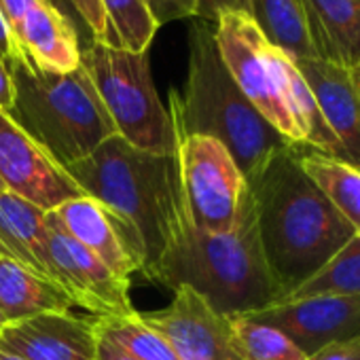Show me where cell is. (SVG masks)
<instances>
[{"mask_svg":"<svg viewBox=\"0 0 360 360\" xmlns=\"http://www.w3.org/2000/svg\"><path fill=\"white\" fill-rule=\"evenodd\" d=\"M248 189L278 301L318 274L356 236L301 169L295 146L276 150L248 178Z\"/></svg>","mask_w":360,"mask_h":360,"instance_id":"1","label":"cell"},{"mask_svg":"<svg viewBox=\"0 0 360 360\" xmlns=\"http://www.w3.org/2000/svg\"><path fill=\"white\" fill-rule=\"evenodd\" d=\"M64 169L83 195L98 200L134 227L144 248V278L189 223L176 155L140 150L115 134L89 157Z\"/></svg>","mask_w":360,"mask_h":360,"instance_id":"2","label":"cell"},{"mask_svg":"<svg viewBox=\"0 0 360 360\" xmlns=\"http://www.w3.org/2000/svg\"><path fill=\"white\" fill-rule=\"evenodd\" d=\"M146 280L169 290L189 286L223 316L274 305L280 292L261 246L252 195L225 233L200 231L187 223Z\"/></svg>","mask_w":360,"mask_h":360,"instance_id":"3","label":"cell"},{"mask_svg":"<svg viewBox=\"0 0 360 360\" xmlns=\"http://www.w3.org/2000/svg\"><path fill=\"white\" fill-rule=\"evenodd\" d=\"M176 140L210 136L227 146L242 174L252 178L280 148L290 146L248 102L221 60L214 28L198 22L189 30V75L185 91L169 89Z\"/></svg>","mask_w":360,"mask_h":360,"instance_id":"4","label":"cell"},{"mask_svg":"<svg viewBox=\"0 0 360 360\" xmlns=\"http://www.w3.org/2000/svg\"><path fill=\"white\" fill-rule=\"evenodd\" d=\"M7 68L15 85L9 115L60 167L89 157L117 134L83 66L72 72H47L15 49Z\"/></svg>","mask_w":360,"mask_h":360,"instance_id":"5","label":"cell"},{"mask_svg":"<svg viewBox=\"0 0 360 360\" xmlns=\"http://www.w3.org/2000/svg\"><path fill=\"white\" fill-rule=\"evenodd\" d=\"M81 66L127 144L155 155H176V131L153 83L148 51L134 53L91 41L81 47Z\"/></svg>","mask_w":360,"mask_h":360,"instance_id":"6","label":"cell"},{"mask_svg":"<svg viewBox=\"0 0 360 360\" xmlns=\"http://www.w3.org/2000/svg\"><path fill=\"white\" fill-rule=\"evenodd\" d=\"M176 159L189 223L208 233L233 229L250 189L227 146L217 138L193 134L178 138Z\"/></svg>","mask_w":360,"mask_h":360,"instance_id":"7","label":"cell"},{"mask_svg":"<svg viewBox=\"0 0 360 360\" xmlns=\"http://www.w3.org/2000/svg\"><path fill=\"white\" fill-rule=\"evenodd\" d=\"M214 24L221 60L240 91L290 146H303L282 91L280 51L265 41L248 13L225 11Z\"/></svg>","mask_w":360,"mask_h":360,"instance_id":"8","label":"cell"},{"mask_svg":"<svg viewBox=\"0 0 360 360\" xmlns=\"http://www.w3.org/2000/svg\"><path fill=\"white\" fill-rule=\"evenodd\" d=\"M47 255L51 282L70 299L98 318L134 316L138 309L129 299V280L115 276L100 259L77 244L47 212Z\"/></svg>","mask_w":360,"mask_h":360,"instance_id":"9","label":"cell"},{"mask_svg":"<svg viewBox=\"0 0 360 360\" xmlns=\"http://www.w3.org/2000/svg\"><path fill=\"white\" fill-rule=\"evenodd\" d=\"M140 318L169 343L178 360H242L229 316L189 286L176 288L167 307L140 311Z\"/></svg>","mask_w":360,"mask_h":360,"instance_id":"10","label":"cell"},{"mask_svg":"<svg viewBox=\"0 0 360 360\" xmlns=\"http://www.w3.org/2000/svg\"><path fill=\"white\" fill-rule=\"evenodd\" d=\"M0 180L5 189L45 212L83 195L75 180L60 167L5 110H0Z\"/></svg>","mask_w":360,"mask_h":360,"instance_id":"11","label":"cell"},{"mask_svg":"<svg viewBox=\"0 0 360 360\" xmlns=\"http://www.w3.org/2000/svg\"><path fill=\"white\" fill-rule=\"evenodd\" d=\"M284 333L307 356L360 333V295H314L242 314Z\"/></svg>","mask_w":360,"mask_h":360,"instance_id":"12","label":"cell"},{"mask_svg":"<svg viewBox=\"0 0 360 360\" xmlns=\"http://www.w3.org/2000/svg\"><path fill=\"white\" fill-rule=\"evenodd\" d=\"M56 223L115 276L129 280L144 267V248L134 227L89 195L62 202L49 212Z\"/></svg>","mask_w":360,"mask_h":360,"instance_id":"13","label":"cell"},{"mask_svg":"<svg viewBox=\"0 0 360 360\" xmlns=\"http://www.w3.org/2000/svg\"><path fill=\"white\" fill-rule=\"evenodd\" d=\"M18 49L41 70L72 72L81 66V39L72 22L47 0H0Z\"/></svg>","mask_w":360,"mask_h":360,"instance_id":"14","label":"cell"},{"mask_svg":"<svg viewBox=\"0 0 360 360\" xmlns=\"http://www.w3.org/2000/svg\"><path fill=\"white\" fill-rule=\"evenodd\" d=\"M96 316L39 314L0 330V352L26 360H96Z\"/></svg>","mask_w":360,"mask_h":360,"instance_id":"15","label":"cell"},{"mask_svg":"<svg viewBox=\"0 0 360 360\" xmlns=\"http://www.w3.org/2000/svg\"><path fill=\"white\" fill-rule=\"evenodd\" d=\"M295 66L339 140L343 161L360 169V68L322 60H299Z\"/></svg>","mask_w":360,"mask_h":360,"instance_id":"16","label":"cell"},{"mask_svg":"<svg viewBox=\"0 0 360 360\" xmlns=\"http://www.w3.org/2000/svg\"><path fill=\"white\" fill-rule=\"evenodd\" d=\"M45 219L47 212L28 200L11 191L0 193V259H9L51 282Z\"/></svg>","mask_w":360,"mask_h":360,"instance_id":"17","label":"cell"},{"mask_svg":"<svg viewBox=\"0 0 360 360\" xmlns=\"http://www.w3.org/2000/svg\"><path fill=\"white\" fill-rule=\"evenodd\" d=\"M316 60L360 68V0H303Z\"/></svg>","mask_w":360,"mask_h":360,"instance_id":"18","label":"cell"},{"mask_svg":"<svg viewBox=\"0 0 360 360\" xmlns=\"http://www.w3.org/2000/svg\"><path fill=\"white\" fill-rule=\"evenodd\" d=\"M70 309V299L56 284L9 259H0V311L9 322Z\"/></svg>","mask_w":360,"mask_h":360,"instance_id":"19","label":"cell"},{"mask_svg":"<svg viewBox=\"0 0 360 360\" xmlns=\"http://www.w3.org/2000/svg\"><path fill=\"white\" fill-rule=\"evenodd\" d=\"M297 161L328 204L360 233V169L352 163L314 150L309 146H295Z\"/></svg>","mask_w":360,"mask_h":360,"instance_id":"20","label":"cell"},{"mask_svg":"<svg viewBox=\"0 0 360 360\" xmlns=\"http://www.w3.org/2000/svg\"><path fill=\"white\" fill-rule=\"evenodd\" d=\"M248 15L265 41L292 62L316 60L303 0H248Z\"/></svg>","mask_w":360,"mask_h":360,"instance_id":"21","label":"cell"},{"mask_svg":"<svg viewBox=\"0 0 360 360\" xmlns=\"http://www.w3.org/2000/svg\"><path fill=\"white\" fill-rule=\"evenodd\" d=\"M108 22L110 47L146 53L159 26L144 0H100Z\"/></svg>","mask_w":360,"mask_h":360,"instance_id":"22","label":"cell"},{"mask_svg":"<svg viewBox=\"0 0 360 360\" xmlns=\"http://www.w3.org/2000/svg\"><path fill=\"white\" fill-rule=\"evenodd\" d=\"M314 295H360V233L354 236L318 274L280 301Z\"/></svg>","mask_w":360,"mask_h":360,"instance_id":"23","label":"cell"},{"mask_svg":"<svg viewBox=\"0 0 360 360\" xmlns=\"http://www.w3.org/2000/svg\"><path fill=\"white\" fill-rule=\"evenodd\" d=\"M96 330L138 360H178L169 343L140 318V311L119 318L96 316Z\"/></svg>","mask_w":360,"mask_h":360,"instance_id":"24","label":"cell"},{"mask_svg":"<svg viewBox=\"0 0 360 360\" xmlns=\"http://www.w3.org/2000/svg\"><path fill=\"white\" fill-rule=\"evenodd\" d=\"M242 360H307L309 356L299 349L278 328L250 320L246 316H229Z\"/></svg>","mask_w":360,"mask_h":360,"instance_id":"25","label":"cell"},{"mask_svg":"<svg viewBox=\"0 0 360 360\" xmlns=\"http://www.w3.org/2000/svg\"><path fill=\"white\" fill-rule=\"evenodd\" d=\"M144 3L159 28L176 20L195 18L200 9V0H144Z\"/></svg>","mask_w":360,"mask_h":360,"instance_id":"26","label":"cell"},{"mask_svg":"<svg viewBox=\"0 0 360 360\" xmlns=\"http://www.w3.org/2000/svg\"><path fill=\"white\" fill-rule=\"evenodd\" d=\"M70 3H72L75 11L79 13L81 22L87 26L91 39L98 41V43L108 45V41H110L108 22H106V15L102 11L100 0H70Z\"/></svg>","mask_w":360,"mask_h":360,"instance_id":"27","label":"cell"},{"mask_svg":"<svg viewBox=\"0 0 360 360\" xmlns=\"http://www.w3.org/2000/svg\"><path fill=\"white\" fill-rule=\"evenodd\" d=\"M307 360H360V333L322 347Z\"/></svg>","mask_w":360,"mask_h":360,"instance_id":"28","label":"cell"},{"mask_svg":"<svg viewBox=\"0 0 360 360\" xmlns=\"http://www.w3.org/2000/svg\"><path fill=\"white\" fill-rule=\"evenodd\" d=\"M225 11H240L248 13V0H200L198 18L204 22H217Z\"/></svg>","mask_w":360,"mask_h":360,"instance_id":"29","label":"cell"},{"mask_svg":"<svg viewBox=\"0 0 360 360\" xmlns=\"http://www.w3.org/2000/svg\"><path fill=\"white\" fill-rule=\"evenodd\" d=\"M47 3H51L62 15H66L70 22H72V26L77 28V32H79V39H81V47H85V45H89L94 39H91V34H89V30H87V26L81 22V18H79V13L75 11V7H72V3L70 0H47Z\"/></svg>","mask_w":360,"mask_h":360,"instance_id":"30","label":"cell"},{"mask_svg":"<svg viewBox=\"0 0 360 360\" xmlns=\"http://www.w3.org/2000/svg\"><path fill=\"white\" fill-rule=\"evenodd\" d=\"M13 104H15V85L7 68V62L0 58V110L11 112Z\"/></svg>","mask_w":360,"mask_h":360,"instance_id":"31","label":"cell"},{"mask_svg":"<svg viewBox=\"0 0 360 360\" xmlns=\"http://www.w3.org/2000/svg\"><path fill=\"white\" fill-rule=\"evenodd\" d=\"M98 333V330H96ZM96 360H138L131 354H127L123 347H119L115 341L106 339L98 333V345H96Z\"/></svg>","mask_w":360,"mask_h":360,"instance_id":"32","label":"cell"},{"mask_svg":"<svg viewBox=\"0 0 360 360\" xmlns=\"http://www.w3.org/2000/svg\"><path fill=\"white\" fill-rule=\"evenodd\" d=\"M15 49H18V45H15L13 34H11V30L7 26V20L3 15V7H0V58H3L5 62L11 60Z\"/></svg>","mask_w":360,"mask_h":360,"instance_id":"33","label":"cell"},{"mask_svg":"<svg viewBox=\"0 0 360 360\" xmlns=\"http://www.w3.org/2000/svg\"><path fill=\"white\" fill-rule=\"evenodd\" d=\"M0 360H26L22 356H13V354H7V352H0Z\"/></svg>","mask_w":360,"mask_h":360,"instance_id":"34","label":"cell"},{"mask_svg":"<svg viewBox=\"0 0 360 360\" xmlns=\"http://www.w3.org/2000/svg\"><path fill=\"white\" fill-rule=\"evenodd\" d=\"M9 324V320H7V316L3 314V311H0V330H3L5 326Z\"/></svg>","mask_w":360,"mask_h":360,"instance_id":"35","label":"cell"},{"mask_svg":"<svg viewBox=\"0 0 360 360\" xmlns=\"http://www.w3.org/2000/svg\"><path fill=\"white\" fill-rule=\"evenodd\" d=\"M3 191H7V189H5V183H3V180H0V193H3Z\"/></svg>","mask_w":360,"mask_h":360,"instance_id":"36","label":"cell"}]
</instances>
